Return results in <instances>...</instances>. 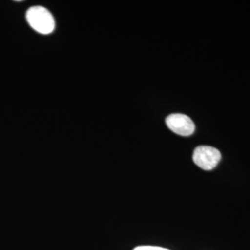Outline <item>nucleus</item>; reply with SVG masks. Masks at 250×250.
<instances>
[{"instance_id":"f257e3e1","label":"nucleus","mask_w":250,"mask_h":250,"mask_svg":"<svg viewBox=\"0 0 250 250\" xmlns=\"http://www.w3.org/2000/svg\"><path fill=\"white\" fill-rule=\"evenodd\" d=\"M28 23L35 31L42 35L51 34L55 29V20L47 9L44 7L36 6L27 10Z\"/></svg>"},{"instance_id":"f03ea898","label":"nucleus","mask_w":250,"mask_h":250,"mask_svg":"<svg viewBox=\"0 0 250 250\" xmlns=\"http://www.w3.org/2000/svg\"><path fill=\"white\" fill-rule=\"evenodd\" d=\"M221 159V152L209 146H199L193 154V161L195 164L205 170H213Z\"/></svg>"},{"instance_id":"7ed1b4c3","label":"nucleus","mask_w":250,"mask_h":250,"mask_svg":"<svg viewBox=\"0 0 250 250\" xmlns=\"http://www.w3.org/2000/svg\"><path fill=\"white\" fill-rule=\"evenodd\" d=\"M166 125L170 131L181 136H190L196 128L191 118L181 113H173L167 117Z\"/></svg>"},{"instance_id":"20e7f679","label":"nucleus","mask_w":250,"mask_h":250,"mask_svg":"<svg viewBox=\"0 0 250 250\" xmlns=\"http://www.w3.org/2000/svg\"><path fill=\"white\" fill-rule=\"evenodd\" d=\"M134 250H170L161 247H155V246H139L134 248Z\"/></svg>"}]
</instances>
